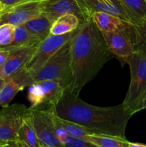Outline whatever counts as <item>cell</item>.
I'll use <instances>...</instances> for the list:
<instances>
[{
	"instance_id": "6da1fadb",
	"label": "cell",
	"mask_w": 146,
	"mask_h": 147,
	"mask_svg": "<svg viewBox=\"0 0 146 147\" xmlns=\"http://www.w3.org/2000/svg\"><path fill=\"white\" fill-rule=\"evenodd\" d=\"M114 57L92 20L81 23L71 38V79L68 90L79 96L86 84Z\"/></svg>"
},
{
	"instance_id": "7a4b0ae2",
	"label": "cell",
	"mask_w": 146,
	"mask_h": 147,
	"mask_svg": "<svg viewBox=\"0 0 146 147\" xmlns=\"http://www.w3.org/2000/svg\"><path fill=\"white\" fill-rule=\"evenodd\" d=\"M57 116L79 123L94 134H105L126 139L125 130L133 116L120 105L100 107L83 101L66 89L62 97L54 106Z\"/></svg>"
},
{
	"instance_id": "3957f363",
	"label": "cell",
	"mask_w": 146,
	"mask_h": 147,
	"mask_svg": "<svg viewBox=\"0 0 146 147\" xmlns=\"http://www.w3.org/2000/svg\"><path fill=\"white\" fill-rule=\"evenodd\" d=\"M127 65L130 67V82L123 104L133 116L143 110L146 98V54L135 53Z\"/></svg>"
},
{
	"instance_id": "277c9868",
	"label": "cell",
	"mask_w": 146,
	"mask_h": 147,
	"mask_svg": "<svg viewBox=\"0 0 146 147\" xmlns=\"http://www.w3.org/2000/svg\"><path fill=\"white\" fill-rule=\"evenodd\" d=\"M69 83L65 80H43L34 81L29 86L27 98L31 109L55 106L69 88Z\"/></svg>"
},
{
	"instance_id": "5b68a950",
	"label": "cell",
	"mask_w": 146,
	"mask_h": 147,
	"mask_svg": "<svg viewBox=\"0 0 146 147\" xmlns=\"http://www.w3.org/2000/svg\"><path fill=\"white\" fill-rule=\"evenodd\" d=\"M29 113L25 105L14 103L0 111V147L17 146L19 131Z\"/></svg>"
},
{
	"instance_id": "8992f818",
	"label": "cell",
	"mask_w": 146,
	"mask_h": 147,
	"mask_svg": "<svg viewBox=\"0 0 146 147\" xmlns=\"http://www.w3.org/2000/svg\"><path fill=\"white\" fill-rule=\"evenodd\" d=\"M71 38L33 76L34 81L57 79L65 80L70 84L71 79Z\"/></svg>"
},
{
	"instance_id": "52a82bcc",
	"label": "cell",
	"mask_w": 146,
	"mask_h": 147,
	"mask_svg": "<svg viewBox=\"0 0 146 147\" xmlns=\"http://www.w3.org/2000/svg\"><path fill=\"white\" fill-rule=\"evenodd\" d=\"M53 107V106H52ZM29 108V116L41 147H62L52 119V108Z\"/></svg>"
},
{
	"instance_id": "ba28073f",
	"label": "cell",
	"mask_w": 146,
	"mask_h": 147,
	"mask_svg": "<svg viewBox=\"0 0 146 147\" xmlns=\"http://www.w3.org/2000/svg\"><path fill=\"white\" fill-rule=\"evenodd\" d=\"M109 50L122 65L127 64L135 53L134 27L131 23L127 28L111 32H102Z\"/></svg>"
},
{
	"instance_id": "9c48e42d",
	"label": "cell",
	"mask_w": 146,
	"mask_h": 147,
	"mask_svg": "<svg viewBox=\"0 0 146 147\" xmlns=\"http://www.w3.org/2000/svg\"><path fill=\"white\" fill-rule=\"evenodd\" d=\"M42 13L54 21L64 14H73L81 23L91 20L92 14L81 0H44L42 1Z\"/></svg>"
},
{
	"instance_id": "30bf717a",
	"label": "cell",
	"mask_w": 146,
	"mask_h": 147,
	"mask_svg": "<svg viewBox=\"0 0 146 147\" xmlns=\"http://www.w3.org/2000/svg\"><path fill=\"white\" fill-rule=\"evenodd\" d=\"M74 32V30L67 34L57 35L50 34L40 43L34 55L26 66L32 76L40 70L47 60L72 37Z\"/></svg>"
},
{
	"instance_id": "8fae6325",
	"label": "cell",
	"mask_w": 146,
	"mask_h": 147,
	"mask_svg": "<svg viewBox=\"0 0 146 147\" xmlns=\"http://www.w3.org/2000/svg\"><path fill=\"white\" fill-rule=\"evenodd\" d=\"M39 45L25 46H7L10 50L7 61L1 67V78H8L26 67L34 55Z\"/></svg>"
},
{
	"instance_id": "7c38bea8",
	"label": "cell",
	"mask_w": 146,
	"mask_h": 147,
	"mask_svg": "<svg viewBox=\"0 0 146 147\" xmlns=\"http://www.w3.org/2000/svg\"><path fill=\"white\" fill-rule=\"evenodd\" d=\"M42 14V1H31L4 9L0 15V24L9 23L17 26Z\"/></svg>"
},
{
	"instance_id": "4fadbf2b",
	"label": "cell",
	"mask_w": 146,
	"mask_h": 147,
	"mask_svg": "<svg viewBox=\"0 0 146 147\" xmlns=\"http://www.w3.org/2000/svg\"><path fill=\"white\" fill-rule=\"evenodd\" d=\"M34 83L33 76L27 67H23L6 79L4 85L0 90V106L9 105L16 95Z\"/></svg>"
},
{
	"instance_id": "5bb4252c",
	"label": "cell",
	"mask_w": 146,
	"mask_h": 147,
	"mask_svg": "<svg viewBox=\"0 0 146 147\" xmlns=\"http://www.w3.org/2000/svg\"><path fill=\"white\" fill-rule=\"evenodd\" d=\"M90 9L92 14L94 11H104L120 17L132 23L131 19L120 0H81Z\"/></svg>"
},
{
	"instance_id": "9a60e30c",
	"label": "cell",
	"mask_w": 146,
	"mask_h": 147,
	"mask_svg": "<svg viewBox=\"0 0 146 147\" xmlns=\"http://www.w3.org/2000/svg\"><path fill=\"white\" fill-rule=\"evenodd\" d=\"M91 20L102 32H111L127 28L131 22L104 11H94Z\"/></svg>"
},
{
	"instance_id": "2e32d148",
	"label": "cell",
	"mask_w": 146,
	"mask_h": 147,
	"mask_svg": "<svg viewBox=\"0 0 146 147\" xmlns=\"http://www.w3.org/2000/svg\"><path fill=\"white\" fill-rule=\"evenodd\" d=\"M51 115L53 123L57 129V131L63 132V133L70 135V136L84 138V139L87 135L94 134L92 131L90 130L89 129L79 124V123L63 119V118L57 116L55 110H54V106L52 108Z\"/></svg>"
},
{
	"instance_id": "e0dca14e",
	"label": "cell",
	"mask_w": 146,
	"mask_h": 147,
	"mask_svg": "<svg viewBox=\"0 0 146 147\" xmlns=\"http://www.w3.org/2000/svg\"><path fill=\"white\" fill-rule=\"evenodd\" d=\"M17 146L41 147L38 137L30 119L29 113L20 128L17 140Z\"/></svg>"
},
{
	"instance_id": "ac0fdd59",
	"label": "cell",
	"mask_w": 146,
	"mask_h": 147,
	"mask_svg": "<svg viewBox=\"0 0 146 147\" xmlns=\"http://www.w3.org/2000/svg\"><path fill=\"white\" fill-rule=\"evenodd\" d=\"M54 22L52 19L42 13L40 15L29 20L24 24L33 34L43 41L50 34V29Z\"/></svg>"
},
{
	"instance_id": "d6986e66",
	"label": "cell",
	"mask_w": 146,
	"mask_h": 147,
	"mask_svg": "<svg viewBox=\"0 0 146 147\" xmlns=\"http://www.w3.org/2000/svg\"><path fill=\"white\" fill-rule=\"evenodd\" d=\"M81 24L78 17L73 14L62 15L56 19L50 29L51 34H64L75 30Z\"/></svg>"
},
{
	"instance_id": "ffe728a7",
	"label": "cell",
	"mask_w": 146,
	"mask_h": 147,
	"mask_svg": "<svg viewBox=\"0 0 146 147\" xmlns=\"http://www.w3.org/2000/svg\"><path fill=\"white\" fill-rule=\"evenodd\" d=\"M84 139L95 147H128L129 144L127 139L99 134H88Z\"/></svg>"
},
{
	"instance_id": "44dd1931",
	"label": "cell",
	"mask_w": 146,
	"mask_h": 147,
	"mask_svg": "<svg viewBox=\"0 0 146 147\" xmlns=\"http://www.w3.org/2000/svg\"><path fill=\"white\" fill-rule=\"evenodd\" d=\"M41 40L33 34L27 27L23 24L16 26L14 40L9 46H25L40 45Z\"/></svg>"
},
{
	"instance_id": "7402d4cb",
	"label": "cell",
	"mask_w": 146,
	"mask_h": 147,
	"mask_svg": "<svg viewBox=\"0 0 146 147\" xmlns=\"http://www.w3.org/2000/svg\"><path fill=\"white\" fill-rule=\"evenodd\" d=\"M134 27V46L135 53L146 54V14L136 23Z\"/></svg>"
},
{
	"instance_id": "603a6c76",
	"label": "cell",
	"mask_w": 146,
	"mask_h": 147,
	"mask_svg": "<svg viewBox=\"0 0 146 147\" xmlns=\"http://www.w3.org/2000/svg\"><path fill=\"white\" fill-rule=\"evenodd\" d=\"M127 10L133 24L146 14V0H120Z\"/></svg>"
},
{
	"instance_id": "cb8c5ba5",
	"label": "cell",
	"mask_w": 146,
	"mask_h": 147,
	"mask_svg": "<svg viewBox=\"0 0 146 147\" xmlns=\"http://www.w3.org/2000/svg\"><path fill=\"white\" fill-rule=\"evenodd\" d=\"M57 137L62 146L67 147H95L93 144L90 143L84 138L76 137L58 131Z\"/></svg>"
},
{
	"instance_id": "d4e9b609",
	"label": "cell",
	"mask_w": 146,
	"mask_h": 147,
	"mask_svg": "<svg viewBox=\"0 0 146 147\" xmlns=\"http://www.w3.org/2000/svg\"><path fill=\"white\" fill-rule=\"evenodd\" d=\"M16 26L9 23L0 24V47L11 45L14 40Z\"/></svg>"
},
{
	"instance_id": "484cf974",
	"label": "cell",
	"mask_w": 146,
	"mask_h": 147,
	"mask_svg": "<svg viewBox=\"0 0 146 147\" xmlns=\"http://www.w3.org/2000/svg\"><path fill=\"white\" fill-rule=\"evenodd\" d=\"M31 1H34V0H2L1 1V4L4 9H9L14 6Z\"/></svg>"
},
{
	"instance_id": "4316f807",
	"label": "cell",
	"mask_w": 146,
	"mask_h": 147,
	"mask_svg": "<svg viewBox=\"0 0 146 147\" xmlns=\"http://www.w3.org/2000/svg\"><path fill=\"white\" fill-rule=\"evenodd\" d=\"M9 53L10 50L9 47H0V67H1L7 61Z\"/></svg>"
},
{
	"instance_id": "83f0119b",
	"label": "cell",
	"mask_w": 146,
	"mask_h": 147,
	"mask_svg": "<svg viewBox=\"0 0 146 147\" xmlns=\"http://www.w3.org/2000/svg\"><path fill=\"white\" fill-rule=\"evenodd\" d=\"M128 147H146V144L142 143H132L129 142Z\"/></svg>"
},
{
	"instance_id": "f1b7e54d",
	"label": "cell",
	"mask_w": 146,
	"mask_h": 147,
	"mask_svg": "<svg viewBox=\"0 0 146 147\" xmlns=\"http://www.w3.org/2000/svg\"><path fill=\"white\" fill-rule=\"evenodd\" d=\"M5 81H6V80H4V79L1 78H0V90H1V89L2 88L3 86H4V83H5Z\"/></svg>"
},
{
	"instance_id": "f546056e",
	"label": "cell",
	"mask_w": 146,
	"mask_h": 147,
	"mask_svg": "<svg viewBox=\"0 0 146 147\" xmlns=\"http://www.w3.org/2000/svg\"><path fill=\"white\" fill-rule=\"evenodd\" d=\"M4 9V7H2V5H1V2H0V12H1V11H2Z\"/></svg>"
},
{
	"instance_id": "4dcf8cb0",
	"label": "cell",
	"mask_w": 146,
	"mask_h": 147,
	"mask_svg": "<svg viewBox=\"0 0 146 147\" xmlns=\"http://www.w3.org/2000/svg\"><path fill=\"white\" fill-rule=\"evenodd\" d=\"M143 108H144V109H146V98H145V101H144V105H143Z\"/></svg>"
},
{
	"instance_id": "1f68e13d",
	"label": "cell",
	"mask_w": 146,
	"mask_h": 147,
	"mask_svg": "<svg viewBox=\"0 0 146 147\" xmlns=\"http://www.w3.org/2000/svg\"><path fill=\"white\" fill-rule=\"evenodd\" d=\"M34 1H44V0H34Z\"/></svg>"
},
{
	"instance_id": "d6a6232c",
	"label": "cell",
	"mask_w": 146,
	"mask_h": 147,
	"mask_svg": "<svg viewBox=\"0 0 146 147\" xmlns=\"http://www.w3.org/2000/svg\"><path fill=\"white\" fill-rule=\"evenodd\" d=\"M0 78H1V67H0Z\"/></svg>"
},
{
	"instance_id": "836d02e7",
	"label": "cell",
	"mask_w": 146,
	"mask_h": 147,
	"mask_svg": "<svg viewBox=\"0 0 146 147\" xmlns=\"http://www.w3.org/2000/svg\"><path fill=\"white\" fill-rule=\"evenodd\" d=\"M2 11H1V12H0V15H1V13H2Z\"/></svg>"
},
{
	"instance_id": "e575fe53",
	"label": "cell",
	"mask_w": 146,
	"mask_h": 147,
	"mask_svg": "<svg viewBox=\"0 0 146 147\" xmlns=\"http://www.w3.org/2000/svg\"><path fill=\"white\" fill-rule=\"evenodd\" d=\"M1 1H2V0H0V2H1Z\"/></svg>"
}]
</instances>
